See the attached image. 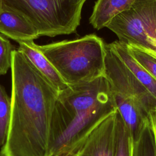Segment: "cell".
<instances>
[{
    "label": "cell",
    "instance_id": "11",
    "mask_svg": "<svg viewBox=\"0 0 156 156\" xmlns=\"http://www.w3.org/2000/svg\"><path fill=\"white\" fill-rule=\"evenodd\" d=\"M113 49L139 82L156 99V80L147 73L129 52L126 44L115 41L111 43Z\"/></svg>",
    "mask_w": 156,
    "mask_h": 156
},
{
    "label": "cell",
    "instance_id": "10",
    "mask_svg": "<svg viewBox=\"0 0 156 156\" xmlns=\"http://www.w3.org/2000/svg\"><path fill=\"white\" fill-rule=\"evenodd\" d=\"M136 0H97L90 22L94 28L107 27L112 20L120 13L126 10Z\"/></svg>",
    "mask_w": 156,
    "mask_h": 156
},
{
    "label": "cell",
    "instance_id": "7",
    "mask_svg": "<svg viewBox=\"0 0 156 156\" xmlns=\"http://www.w3.org/2000/svg\"><path fill=\"white\" fill-rule=\"evenodd\" d=\"M117 112L107 116L89 135L73 156H113Z\"/></svg>",
    "mask_w": 156,
    "mask_h": 156
},
{
    "label": "cell",
    "instance_id": "16",
    "mask_svg": "<svg viewBox=\"0 0 156 156\" xmlns=\"http://www.w3.org/2000/svg\"><path fill=\"white\" fill-rule=\"evenodd\" d=\"M15 49L8 38L0 33V76L5 74L11 68L12 53Z\"/></svg>",
    "mask_w": 156,
    "mask_h": 156
},
{
    "label": "cell",
    "instance_id": "14",
    "mask_svg": "<svg viewBox=\"0 0 156 156\" xmlns=\"http://www.w3.org/2000/svg\"><path fill=\"white\" fill-rule=\"evenodd\" d=\"M133 142L132 156H155L154 140L150 124L138 140Z\"/></svg>",
    "mask_w": 156,
    "mask_h": 156
},
{
    "label": "cell",
    "instance_id": "18",
    "mask_svg": "<svg viewBox=\"0 0 156 156\" xmlns=\"http://www.w3.org/2000/svg\"><path fill=\"white\" fill-rule=\"evenodd\" d=\"M2 0H0V11L2 9Z\"/></svg>",
    "mask_w": 156,
    "mask_h": 156
},
{
    "label": "cell",
    "instance_id": "6",
    "mask_svg": "<svg viewBox=\"0 0 156 156\" xmlns=\"http://www.w3.org/2000/svg\"><path fill=\"white\" fill-rule=\"evenodd\" d=\"M107 27L120 43L139 47L156 57V0H136Z\"/></svg>",
    "mask_w": 156,
    "mask_h": 156
},
{
    "label": "cell",
    "instance_id": "9",
    "mask_svg": "<svg viewBox=\"0 0 156 156\" xmlns=\"http://www.w3.org/2000/svg\"><path fill=\"white\" fill-rule=\"evenodd\" d=\"M18 44L17 49L30 62L58 93L68 87L51 63L41 52L38 45L33 40L21 41Z\"/></svg>",
    "mask_w": 156,
    "mask_h": 156
},
{
    "label": "cell",
    "instance_id": "4",
    "mask_svg": "<svg viewBox=\"0 0 156 156\" xmlns=\"http://www.w3.org/2000/svg\"><path fill=\"white\" fill-rule=\"evenodd\" d=\"M38 48L68 86L105 76V44L95 34Z\"/></svg>",
    "mask_w": 156,
    "mask_h": 156
},
{
    "label": "cell",
    "instance_id": "17",
    "mask_svg": "<svg viewBox=\"0 0 156 156\" xmlns=\"http://www.w3.org/2000/svg\"><path fill=\"white\" fill-rule=\"evenodd\" d=\"M150 126L153 133L155 146V156H156V109L152 110L151 112Z\"/></svg>",
    "mask_w": 156,
    "mask_h": 156
},
{
    "label": "cell",
    "instance_id": "13",
    "mask_svg": "<svg viewBox=\"0 0 156 156\" xmlns=\"http://www.w3.org/2000/svg\"><path fill=\"white\" fill-rule=\"evenodd\" d=\"M11 114V98L0 83V146L7 139Z\"/></svg>",
    "mask_w": 156,
    "mask_h": 156
},
{
    "label": "cell",
    "instance_id": "12",
    "mask_svg": "<svg viewBox=\"0 0 156 156\" xmlns=\"http://www.w3.org/2000/svg\"><path fill=\"white\" fill-rule=\"evenodd\" d=\"M133 143V139L130 131L117 112L115 148L113 156H132Z\"/></svg>",
    "mask_w": 156,
    "mask_h": 156
},
{
    "label": "cell",
    "instance_id": "2",
    "mask_svg": "<svg viewBox=\"0 0 156 156\" xmlns=\"http://www.w3.org/2000/svg\"><path fill=\"white\" fill-rule=\"evenodd\" d=\"M117 110L106 76L69 85L58 93L47 156H73L89 135Z\"/></svg>",
    "mask_w": 156,
    "mask_h": 156
},
{
    "label": "cell",
    "instance_id": "15",
    "mask_svg": "<svg viewBox=\"0 0 156 156\" xmlns=\"http://www.w3.org/2000/svg\"><path fill=\"white\" fill-rule=\"evenodd\" d=\"M126 46L129 52L136 62L156 80V57L139 47L133 45Z\"/></svg>",
    "mask_w": 156,
    "mask_h": 156
},
{
    "label": "cell",
    "instance_id": "8",
    "mask_svg": "<svg viewBox=\"0 0 156 156\" xmlns=\"http://www.w3.org/2000/svg\"><path fill=\"white\" fill-rule=\"evenodd\" d=\"M0 33L17 43L40 37L35 27L19 13L2 7L0 11Z\"/></svg>",
    "mask_w": 156,
    "mask_h": 156
},
{
    "label": "cell",
    "instance_id": "3",
    "mask_svg": "<svg viewBox=\"0 0 156 156\" xmlns=\"http://www.w3.org/2000/svg\"><path fill=\"white\" fill-rule=\"evenodd\" d=\"M105 76L118 112L135 141L150 123L151 112L156 109V99L136 78L111 43L105 44Z\"/></svg>",
    "mask_w": 156,
    "mask_h": 156
},
{
    "label": "cell",
    "instance_id": "1",
    "mask_svg": "<svg viewBox=\"0 0 156 156\" xmlns=\"http://www.w3.org/2000/svg\"><path fill=\"white\" fill-rule=\"evenodd\" d=\"M10 68V120L0 156H47L58 92L18 49Z\"/></svg>",
    "mask_w": 156,
    "mask_h": 156
},
{
    "label": "cell",
    "instance_id": "5",
    "mask_svg": "<svg viewBox=\"0 0 156 156\" xmlns=\"http://www.w3.org/2000/svg\"><path fill=\"white\" fill-rule=\"evenodd\" d=\"M87 0H2V6L27 20L40 37L76 32Z\"/></svg>",
    "mask_w": 156,
    "mask_h": 156
}]
</instances>
